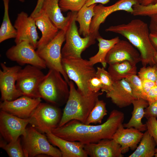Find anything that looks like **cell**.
<instances>
[{"label":"cell","mask_w":157,"mask_h":157,"mask_svg":"<svg viewBox=\"0 0 157 157\" xmlns=\"http://www.w3.org/2000/svg\"><path fill=\"white\" fill-rule=\"evenodd\" d=\"M105 31L120 34L128 40L140 52L143 66L155 65L153 58L157 51L150 41L149 27L143 21L133 19L127 24L110 26Z\"/></svg>","instance_id":"1"},{"label":"cell","mask_w":157,"mask_h":157,"mask_svg":"<svg viewBox=\"0 0 157 157\" xmlns=\"http://www.w3.org/2000/svg\"><path fill=\"white\" fill-rule=\"evenodd\" d=\"M69 85V96L58 127L62 126L74 119L85 124L99 97L103 93L98 92L83 94L76 88L73 81L71 80Z\"/></svg>","instance_id":"2"},{"label":"cell","mask_w":157,"mask_h":157,"mask_svg":"<svg viewBox=\"0 0 157 157\" xmlns=\"http://www.w3.org/2000/svg\"><path fill=\"white\" fill-rule=\"evenodd\" d=\"M39 91L41 98L56 106L67 102L69 88L68 83L60 72L49 69L40 85Z\"/></svg>","instance_id":"3"},{"label":"cell","mask_w":157,"mask_h":157,"mask_svg":"<svg viewBox=\"0 0 157 157\" xmlns=\"http://www.w3.org/2000/svg\"><path fill=\"white\" fill-rule=\"evenodd\" d=\"M61 63L69 78L75 83L78 90L85 95L92 92L89 90L88 82L96 76V70L89 60L81 57H68L62 58Z\"/></svg>","instance_id":"4"},{"label":"cell","mask_w":157,"mask_h":157,"mask_svg":"<svg viewBox=\"0 0 157 157\" xmlns=\"http://www.w3.org/2000/svg\"><path fill=\"white\" fill-rule=\"evenodd\" d=\"M77 12H72L66 31L65 43L61 49L62 58H81L83 52L95 43L96 38L91 35L82 38L80 36L76 20Z\"/></svg>","instance_id":"5"},{"label":"cell","mask_w":157,"mask_h":157,"mask_svg":"<svg viewBox=\"0 0 157 157\" xmlns=\"http://www.w3.org/2000/svg\"><path fill=\"white\" fill-rule=\"evenodd\" d=\"M23 137V149L25 157L41 154L53 157H62L60 150L51 144L47 138L33 126L26 128Z\"/></svg>","instance_id":"6"},{"label":"cell","mask_w":157,"mask_h":157,"mask_svg":"<svg viewBox=\"0 0 157 157\" xmlns=\"http://www.w3.org/2000/svg\"><path fill=\"white\" fill-rule=\"evenodd\" d=\"M66 31L59 30L55 37L42 48L36 50L38 56L44 61L47 67L60 72L68 84L70 80L63 67L61 47L65 41Z\"/></svg>","instance_id":"7"},{"label":"cell","mask_w":157,"mask_h":157,"mask_svg":"<svg viewBox=\"0 0 157 157\" xmlns=\"http://www.w3.org/2000/svg\"><path fill=\"white\" fill-rule=\"evenodd\" d=\"M41 69L36 67L27 65L19 70L16 85L22 96L41 98L39 88L45 75Z\"/></svg>","instance_id":"8"},{"label":"cell","mask_w":157,"mask_h":157,"mask_svg":"<svg viewBox=\"0 0 157 157\" xmlns=\"http://www.w3.org/2000/svg\"><path fill=\"white\" fill-rule=\"evenodd\" d=\"M61 117L60 110L56 106L41 102L30 117L29 124L46 133L58 126Z\"/></svg>","instance_id":"9"},{"label":"cell","mask_w":157,"mask_h":157,"mask_svg":"<svg viewBox=\"0 0 157 157\" xmlns=\"http://www.w3.org/2000/svg\"><path fill=\"white\" fill-rule=\"evenodd\" d=\"M35 49L26 41L16 44L6 51V55L10 60L20 65H30L41 69L47 67L44 61L38 56Z\"/></svg>","instance_id":"10"},{"label":"cell","mask_w":157,"mask_h":157,"mask_svg":"<svg viewBox=\"0 0 157 157\" xmlns=\"http://www.w3.org/2000/svg\"><path fill=\"white\" fill-rule=\"evenodd\" d=\"M139 3L138 0H119L114 4L107 6L99 4L94 7V15L90 27V35L96 38L99 35V29L101 24L103 23L107 17L112 13L123 10L132 14L133 6Z\"/></svg>","instance_id":"11"},{"label":"cell","mask_w":157,"mask_h":157,"mask_svg":"<svg viewBox=\"0 0 157 157\" xmlns=\"http://www.w3.org/2000/svg\"><path fill=\"white\" fill-rule=\"evenodd\" d=\"M30 121V118H22L1 110V134L8 142L15 141L20 136L24 137L26 135V127Z\"/></svg>","instance_id":"12"},{"label":"cell","mask_w":157,"mask_h":157,"mask_svg":"<svg viewBox=\"0 0 157 157\" xmlns=\"http://www.w3.org/2000/svg\"><path fill=\"white\" fill-rule=\"evenodd\" d=\"M124 119V113L114 109L104 123L97 125H88L89 143H97L102 139H112Z\"/></svg>","instance_id":"13"},{"label":"cell","mask_w":157,"mask_h":157,"mask_svg":"<svg viewBox=\"0 0 157 157\" xmlns=\"http://www.w3.org/2000/svg\"><path fill=\"white\" fill-rule=\"evenodd\" d=\"M0 90L1 101L14 100L22 96L16 87L18 72L22 68L19 66L9 67L1 63Z\"/></svg>","instance_id":"14"},{"label":"cell","mask_w":157,"mask_h":157,"mask_svg":"<svg viewBox=\"0 0 157 157\" xmlns=\"http://www.w3.org/2000/svg\"><path fill=\"white\" fill-rule=\"evenodd\" d=\"M14 26L17 33L15 40V44L26 41L35 49L37 48L39 37L33 17L22 11L17 14Z\"/></svg>","instance_id":"15"},{"label":"cell","mask_w":157,"mask_h":157,"mask_svg":"<svg viewBox=\"0 0 157 157\" xmlns=\"http://www.w3.org/2000/svg\"><path fill=\"white\" fill-rule=\"evenodd\" d=\"M41 99L22 96L13 100L2 101L0 108L1 110L18 117L28 118L41 102Z\"/></svg>","instance_id":"16"},{"label":"cell","mask_w":157,"mask_h":157,"mask_svg":"<svg viewBox=\"0 0 157 157\" xmlns=\"http://www.w3.org/2000/svg\"><path fill=\"white\" fill-rule=\"evenodd\" d=\"M51 132L63 139L70 141H78L84 144L88 143V125L79 121L71 120L63 126L53 129Z\"/></svg>","instance_id":"17"},{"label":"cell","mask_w":157,"mask_h":157,"mask_svg":"<svg viewBox=\"0 0 157 157\" xmlns=\"http://www.w3.org/2000/svg\"><path fill=\"white\" fill-rule=\"evenodd\" d=\"M106 61L109 65L125 61L136 65L141 62V59L138 51L130 42L120 40L109 51Z\"/></svg>","instance_id":"18"},{"label":"cell","mask_w":157,"mask_h":157,"mask_svg":"<svg viewBox=\"0 0 157 157\" xmlns=\"http://www.w3.org/2000/svg\"><path fill=\"white\" fill-rule=\"evenodd\" d=\"M84 149L91 157H124L121 145L112 139L85 144Z\"/></svg>","instance_id":"19"},{"label":"cell","mask_w":157,"mask_h":157,"mask_svg":"<svg viewBox=\"0 0 157 157\" xmlns=\"http://www.w3.org/2000/svg\"><path fill=\"white\" fill-rule=\"evenodd\" d=\"M143 133L133 127L125 128L123 124L119 126L112 139L121 146L122 153L124 154L130 149L135 150Z\"/></svg>","instance_id":"20"},{"label":"cell","mask_w":157,"mask_h":157,"mask_svg":"<svg viewBox=\"0 0 157 157\" xmlns=\"http://www.w3.org/2000/svg\"><path fill=\"white\" fill-rule=\"evenodd\" d=\"M106 97L119 108L128 106L136 99L133 95L131 88L125 79L113 82L112 88L106 94Z\"/></svg>","instance_id":"21"},{"label":"cell","mask_w":157,"mask_h":157,"mask_svg":"<svg viewBox=\"0 0 157 157\" xmlns=\"http://www.w3.org/2000/svg\"><path fill=\"white\" fill-rule=\"evenodd\" d=\"M49 141L58 147L62 154V157H87L84 149L85 144L78 141H70L61 138L51 131L46 133Z\"/></svg>","instance_id":"22"},{"label":"cell","mask_w":157,"mask_h":157,"mask_svg":"<svg viewBox=\"0 0 157 157\" xmlns=\"http://www.w3.org/2000/svg\"><path fill=\"white\" fill-rule=\"evenodd\" d=\"M33 17L42 33L38 43L37 49L38 50L50 42L57 35L59 29L42 10Z\"/></svg>","instance_id":"23"},{"label":"cell","mask_w":157,"mask_h":157,"mask_svg":"<svg viewBox=\"0 0 157 157\" xmlns=\"http://www.w3.org/2000/svg\"><path fill=\"white\" fill-rule=\"evenodd\" d=\"M60 0H44L41 9L60 30H66L70 19L72 12H69L65 17L59 5Z\"/></svg>","instance_id":"24"},{"label":"cell","mask_w":157,"mask_h":157,"mask_svg":"<svg viewBox=\"0 0 157 157\" xmlns=\"http://www.w3.org/2000/svg\"><path fill=\"white\" fill-rule=\"evenodd\" d=\"M133 106L131 118L128 122L123 124L124 127H133L140 131L147 130L146 124L142 122V119L144 117V109L149 105L147 101L142 99L133 100L132 102Z\"/></svg>","instance_id":"25"},{"label":"cell","mask_w":157,"mask_h":157,"mask_svg":"<svg viewBox=\"0 0 157 157\" xmlns=\"http://www.w3.org/2000/svg\"><path fill=\"white\" fill-rule=\"evenodd\" d=\"M108 71L114 82L136 74L137 68L136 65L125 61L109 65Z\"/></svg>","instance_id":"26"},{"label":"cell","mask_w":157,"mask_h":157,"mask_svg":"<svg viewBox=\"0 0 157 157\" xmlns=\"http://www.w3.org/2000/svg\"><path fill=\"white\" fill-rule=\"evenodd\" d=\"M96 39L98 42V51L95 55L89 58V60L90 63L93 65L100 63L105 68L107 64L106 58L107 53L120 39L118 37H116L111 39L106 40L103 38L99 35L97 37Z\"/></svg>","instance_id":"27"},{"label":"cell","mask_w":157,"mask_h":157,"mask_svg":"<svg viewBox=\"0 0 157 157\" xmlns=\"http://www.w3.org/2000/svg\"><path fill=\"white\" fill-rule=\"evenodd\" d=\"M94 4L89 6L84 5L77 13L76 20L79 25V32L84 37L90 35V27L92 20L94 15Z\"/></svg>","instance_id":"28"},{"label":"cell","mask_w":157,"mask_h":157,"mask_svg":"<svg viewBox=\"0 0 157 157\" xmlns=\"http://www.w3.org/2000/svg\"><path fill=\"white\" fill-rule=\"evenodd\" d=\"M156 146L154 138L147 130L143 133L135 151L129 157H152L154 156Z\"/></svg>","instance_id":"29"},{"label":"cell","mask_w":157,"mask_h":157,"mask_svg":"<svg viewBox=\"0 0 157 157\" xmlns=\"http://www.w3.org/2000/svg\"><path fill=\"white\" fill-rule=\"evenodd\" d=\"M4 14L3 20L0 28V43L11 38H15L17 31L10 21L9 15V0H3Z\"/></svg>","instance_id":"30"},{"label":"cell","mask_w":157,"mask_h":157,"mask_svg":"<svg viewBox=\"0 0 157 157\" xmlns=\"http://www.w3.org/2000/svg\"><path fill=\"white\" fill-rule=\"evenodd\" d=\"M107 111L106 107V103L103 100L97 101L95 105L89 115L85 124H101L104 117L107 115Z\"/></svg>","instance_id":"31"},{"label":"cell","mask_w":157,"mask_h":157,"mask_svg":"<svg viewBox=\"0 0 157 157\" xmlns=\"http://www.w3.org/2000/svg\"><path fill=\"white\" fill-rule=\"evenodd\" d=\"M0 145V147L6 151L10 157H25L19 138L16 141L8 144L1 141Z\"/></svg>","instance_id":"32"},{"label":"cell","mask_w":157,"mask_h":157,"mask_svg":"<svg viewBox=\"0 0 157 157\" xmlns=\"http://www.w3.org/2000/svg\"><path fill=\"white\" fill-rule=\"evenodd\" d=\"M125 79L129 84L135 97L136 99L141 98L146 100L142 80L136 74L133 75L126 78Z\"/></svg>","instance_id":"33"},{"label":"cell","mask_w":157,"mask_h":157,"mask_svg":"<svg viewBox=\"0 0 157 157\" xmlns=\"http://www.w3.org/2000/svg\"><path fill=\"white\" fill-rule=\"evenodd\" d=\"M96 76L100 79L101 82L102 92L107 93L109 92L112 88L113 82L108 72L103 67L102 68L97 67Z\"/></svg>","instance_id":"34"},{"label":"cell","mask_w":157,"mask_h":157,"mask_svg":"<svg viewBox=\"0 0 157 157\" xmlns=\"http://www.w3.org/2000/svg\"><path fill=\"white\" fill-rule=\"evenodd\" d=\"M86 0H60L59 5L62 11L78 12L85 3Z\"/></svg>","instance_id":"35"},{"label":"cell","mask_w":157,"mask_h":157,"mask_svg":"<svg viewBox=\"0 0 157 157\" xmlns=\"http://www.w3.org/2000/svg\"><path fill=\"white\" fill-rule=\"evenodd\" d=\"M132 14L135 16H150L157 14V3L147 6H143L137 3L133 7Z\"/></svg>","instance_id":"36"},{"label":"cell","mask_w":157,"mask_h":157,"mask_svg":"<svg viewBox=\"0 0 157 157\" xmlns=\"http://www.w3.org/2000/svg\"><path fill=\"white\" fill-rule=\"evenodd\" d=\"M157 67L155 65L147 67L143 66L138 73V76L141 79H147L155 83Z\"/></svg>","instance_id":"37"},{"label":"cell","mask_w":157,"mask_h":157,"mask_svg":"<svg viewBox=\"0 0 157 157\" xmlns=\"http://www.w3.org/2000/svg\"><path fill=\"white\" fill-rule=\"evenodd\" d=\"M146 124L147 130L154 138L157 147V119L156 118L151 117L147 119Z\"/></svg>","instance_id":"38"},{"label":"cell","mask_w":157,"mask_h":157,"mask_svg":"<svg viewBox=\"0 0 157 157\" xmlns=\"http://www.w3.org/2000/svg\"><path fill=\"white\" fill-rule=\"evenodd\" d=\"M88 86L89 90L90 92H97L101 90L102 85L100 79L96 76L89 80Z\"/></svg>","instance_id":"39"},{"label":"cell","mask_w":157,"mask_h":157,"mask_svg":"<svg viewBox=\"0 0 157 157\" xmlns=\"http://www.w3.org/2000/svg\"><path fill=\"white\" fill-rule=\"evenodd\" d=\"M144 117L147 119L151 117L157 118V101L149 104L144 109Z\"/></svg>","instance_id":"40"},{"label":"cell","mask_w":157,"mask_h":157,"mask_svg":"<svg viewBox=\"0 0 157 157\" xmlns=\"http://www.w3.org/2000/svg\"><path fill=\"white\" fill-rule=\"evenodd\" d=\"M146 100L149 105L157 101V86L153 87L147 94Z\"/></svg>","instance_id":"41"},{"label":"cell","mask_w":157,"mask_h":157,"mask_svg":"<svg viewBox=\"0 0 157 157\" xmlns=\"http://www.w3.org/2000/svg\"><path fill=\"white\" fill-rule=\"evenodd\" d=\"M149 28L150 33L157 35V14L150 16Z\"/></svg>","instance_id":"42"},{"label":"cell","mask_w":157,"mask_h":157,"mask_svg":"<svg viewBox=\"0 0 157 157\" xmlns=\"http://www.w3.org/2000/svg\"><path fill=\"white\" fill-rule=\"evenodd\" d=\"M142 86L144 94L146 97L147 94L150 89L156 85L154 82L147 79H141Z\"/></svg>","instance_id":"43"},{"label":"cell","mask_w":157,"mask_h":157,"mask_svg":"<svg viewBox=\"0 0 157 157\" xmlns=\"http://www.w3.org/2000/svg\"><path fill=\"white\" fill-rule=\"evenodd\" d=\"M44 0H38L35 7L30 16L33 17L41 10Z\"/></svg>","instance_id":"44"},{"label":"cell","mask_w":157,"mask_h":157,"mask_svg":"<svg viewBox=\"0 0 157 157\" xmlns=\"http://www.w3.org/2000/svg\"><path fill=\"white\" fill-rule=\"evenodd\" d=\"M110 0H86L85 5L87 6H90L91 5L99 3L102 5L106 4L108 3Z\"/></svg>","instance_id":"45"},{"label":"cell","mask_w":157,"mask_h":157,"mask_svg":"<svg viewBox=\"0 0 157 157\" xmlns=\"http://www.w3.org/2000/svg\"><path fill=\"white\" fill-rule=\"evenodd\" d=\"M157 3V0H138V3L143 6H147Z\"/></svg>","instance_id":"46"},{"label":"cell","mask_w":157,"mask_h":157,"mask_svg":"<svg viewBox=\"0 0 157 157\" xmlns=\"http://www.w3.org/2000/svg\"><path fill=\"white\" fill-rule=\"evenodd\" d=\"M149 38L152 45L157 51V35L150 33Z\"/></svg>","instance_id":"47"},{"label":"cell","mask_w":157,"mask_h":157,"mask_svg":"<svg viewBox=\"0 0 157 157\" xmlns=\"http://www.w3.org/2000/svg\"><path fill=\"white\" fill-rule=\"evenodd\" d=\"M153 60L154 65L157 66V53L154 56L153 58Z\"/></svg>","instance_id":"48"},{"label":"cell","mask_w":157,"mask_h":157,"mask_svg":"<svg viewBox=\"0 0 157 157\" xmlns=\"http://www.w3.org/2000/svg\"><path fill=\"white\" fill-rule=\"evenodd\" d=\"M155 83L156 85L157 86V67L156 70V79L155 82Z\"/></svg>","instance_id":"49"},{"label":"cell","mask_w":157,"mask_h":157,"mask_svg":"<svg viewBox=\"0 0 157 157\" xmlns=\"http://www.w3.org/2000/svg\"><path fill=\"white\" fill-rule=\"evenodd\" d=\"M155 151V152L154 156L155 157H157V148H156Z\"/></svg>","instance_id":"50"},{"label":"cell","mask_w":157,"mask_h":157,"mask_svg":"<svg viewBox=\"0 0 157 157\" xmlns=\"http://www.w3.org/2000/svg\"><path fill=\"white\" fill-rule=\"evenodd\" d=\"M18 0L22 2H24V0Z\"/></svg>","instance_id":"51"}]
</instances>
